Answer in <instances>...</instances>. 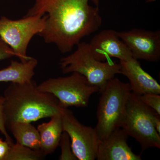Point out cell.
I'll list each match as a JSON object with an SVG mask.
<instances>
[{
    "label": "cell",
    "instance_id": "obj_12",
    "mask_svg": "<svg viewBox=\"0 0 160 160\" xmlns=\"http://www.w3.org/2000/svg\"><path fill=\"white\" fill-rule=\"evenodd\" d=\"M121 74L129 80L131 91L139 95L155 93L160 94V86L154 78L142 68L138 60L134 58L120 61Z\"/></svg>",
    "mask_w": 160,
    "mask_h": 160
},
{
    "label": "cell",
    "instance_id": "obj_18",
    "mask_svg": "<svg viewBox=\"0 0 160 160\" xmlns=\"http://www.w3.org/2000/svg\"><path fill=\"white\" fill-rule=\"evenodd\" d=\"M143 103L160 115V96L155 93H148L139 95Z\"/></svg>",
    "mask_w": 160,
    "mask_h": 160
},
{
    "label": "cell",
    "instance_id": "obj_21",
    "mask_svg": "<svg viewBox=\"0 0 160 160\" xmlns=\"http://www.w3.org/2000/svg\"><path fill=\"white\" fill-rule=\"evenodd\" d=\"M12 144L6 140L0 142V160H6Z\"/></svg>",
    "mask_w": 160,
    "mask_h": 160
},
{
    "label": "cell",
    "instance_id": "obj_20",
    "mask_svg": "<svg viewBox=\"0 0 160 160\" xmlns=\"http://www.w3.org/2000/svg\"><path fill=\"white\" fill-rule=\"evenodd\" d=\"M16 56L11 48L0 38V61Z\"/></svg>",
    "mask_w": 160,
    "mask_h": 160
},
{
    "label": "cell",
    "instance_id": "obj_10",
    "mask_svg": "<svg viewBox=\"0 0 160 160\" xmlns=\"http://www.w3.org/2000/svg\"><path fill=\"white\" fill-rule=\"evenodd\" d=\"M92 52L97 59L102 62L117 58L126 61L132 58L130 50L118 36L117 31L105 29L94 36L89 43Z\"/></svg>",
    "mask_w": 160,
    "mask_h": 160
},
{
    "label": "cell",
    "instance_id": "obj_19",
    "mask_svg": "<svg viewBox=\"0 0 160 160\" xmlns=\"http://www.w3.org/2000/svg\"><path fill=\"white\" fill-rule=\"evenodd\" d=\"M4 97L0 96V132L6 138V141L12 144L13 142L12 139L6 130V119L4 113Z\"/></svg>",
    "mask_w": 160,
    "mask_h": 160
},
{
    "label": "cell",
    "instance_id": "obj_9",
    "mask_svg": "<svg viewBox=\"0 0 160 160\" xmlns=\"http://www.w3.org/2000/svg\"><path fill=\"white\" fill-rule=\"evenodd\" d=\"M118 37L126 44L137 60L157 62L160 59V30L150 31L134 28L117 32Z\"/></svg>",
    "mask_w": 160,
    "mask_h": 160
},
{
    "label": "cell",
    "instance_id": "obj_24",
    "mask_svg": "<svg viewBox=\"0 0 160 160\" xmlns=\"http://www.w3.org/2000/svg\"><path fill=\"white\" fill-rule=\"evenodd\" d=\"M2 139L0 138V142H1V141H2Z\"/></svg>",
    "mask_w": 160,
    "mask_h": 160
},
{
    "label": "cell",
    "instance_id": "obj_1",
    "mask_svg": "<svg viewBox=\"0 0 160 160\" xmlns=\"http://www.w3.org/2000/svg\"><path fill=\"white\" fill-rule=\"evenodd\" d=\"M99 0H35L25 16H46L44 29L38 35L45 42L54 44L62 53L71 51L83 38L94 33L102 25Z\"/></svg>",
    "mask_w": 160,
    "mask_h": 160
},
{
    "label": "cell",
    "instance_id": "obj_4",
    "mask_svg": "<svg viewBox=\"0 0 160 160\" xmlns=\"http://www.w3.org/2000/svg\"><path fill=\"white\" fill-rule=\"evenodd\" d=\"M131 92L129 83L123 82L114 77L109 80L101 92L97 112V124L95 128L100 141L122 127Z\"/></svg>",
    "mask_w": 160,
    "mask_h": 160
},
{
    "label": "cell",
    "instance_id": "obj_17",
    "mask_svg": "<svg viewBox=\"0 0 160 160\" xmlns=\"http://www.w3.org/2000/svg\"><path fill=\"white\" fill-rule=\"evenodd\" d=\"M61 149L60 160H77L72 149L71 142L69 135L66 132L63 131L61 136L59 145Z\"/></svg>",
    "mask_w": 160,
    "mask_h": 160
},
{
    "label": "cell",
    "instance_id": "obj_23",
    "mask_svg": "<svg viewBox=\"0 0 160 160\" xmlns=\"http://www.w3.org/2000/svg\"><path fill=\"white\" fill-rule=\"evenodd\" d=\"M157 0H146L147 2H155Z\"/></svg>",
    "mask_w": 160,
    "mask_h": 160
},
{
    "label": "cell",
    "instance_id": "obj_11",
    "mask_svg": "<svg viewBox=\"0 0 160 160\" xmlns=\"http://www.w3.org/2000/svg\"><path fill=\"white\" fill-rule=\"evenodd\" d=\"M129 136L124 129L114 130L109 137L100 141L97 154L98 160H141L140 155L134 153L128 146Z\"/></svg>",
    "mask_w": 160,
    "mask_h": 160
},
{
    "label": "cell",
    "instance_id": "obj_22",
    "mask_svg": "<svg viewBox=\"0 0 160 160\" xmlns=\"http://www.w3.org/2000/svg\"><path fill=\"white\" fill-rule=\"evenodd\" d=\"M152 124L156 130L158 132V133L160 135V115L158 114L156 112H154L152 114Z\"/></svg>",
    "mask_w": 160,
    "mask_h": 160
},
{
    "label": "cell",
    "instance_id": "obj_7",
    "mask_svg": "<svg viewBox=\"0 0 160 160\" xmlns=\"http://www.w3.org/2000/svg\"><path fill=\"white\" fill-rule=\"evenodd\" d=\"M46 16H24L12 20L5 16L0 18V38L14 52L20 61L26 62L30 59L27 49L30 41L44 29Z\"/></svg>",
    "mask_w": 160,
    "mask_h": 160
},
{
    "label": "cell",
    "instance_id": "obj_8",
    "mask_svg": "<svg viewBox=\"0 0 160 160\" xmlns=\"http://www.w3.org/2000/svg\"><path fill=\"white\" fill-rule=\"evenodd\" d=\"M63 131L70 138L72 149L78 160H94L100 140L95 128L80 123L67 108L62 114Z\"/></svg>",
    "mask_w": 160,
    "mask_h": 160
},
{
    "label": "cell",
    "instance_id": "obj_6",
    "mask_svg": "<svg viewBox=\"0 0 160 160\" xmlns=\"http://www.w3.org/2000/svg\"><path fill=\"white\" fill-rule=\"evenodd\" d=\"M37 87L40 91L54 95L64 108L69 106L87 107L92 95L100 91L85 77L76 72L65 77L46 80Z\"/></svg>",
    "mask_w": 160,
    "mask_h": 160
},
{
    "label": "cell",
    "instance_id": "obj_2",
    "mask_svg": "<svg viewBox=\"0 0 160 160\" xmlns=\"http://www.w3.org/2000/svg\"><path fill=\"white\" fill-rule=\"evenodd\" d=\"M3 97L6 126L13 122L31 123L62 114L64 109L54 95L40 91L32 80L24 84L11 83Z\"/></svg>",
    "mask_w": 160,
    "mask_h": 160
},
{
    "label": "cell",
    "instance_id": "obj_14",
    "mask_svg": "<svg viewBox=\"0 0 160 160\" xmlns=\"http://www.w3.org/2000/svg\"><path fill=\"white\" fill-rule=\"evenodd\" d=\"M38 63L37 60L33 58L26 62L12 60L9 66L0 70V82L24 84L31 82Z\"/></svg>",
    "mask_w": 160,
    "mask_h": 160
},
{
    "label": "cell",
    "instance_id": "obj_13",
    "mask_svg": "<svg viewBox=\"0 0 160 160\" xmlns=\"http://www.w3.org/2000/svg\"><path fill=\"white\" fill-rule=\"evenodd\" d=\"M62 114L54 115L49 122L38 126L41 141L40 150L45 156L54 152L59 145L63 132Z\"/></svg>",
    "mask_w": 160,
    "mask_h": 160
},
{
    "label": "cell",
    "instance_id": "obj_15",
    "mask_svg": "<svg viewBox=\"0 0 160 160\" xmlns=\"http://www.w3.org/2000/svg\"><path fill=\"white\" fill-rule=\"evenodd\" d=\"M17 143L35 150H40V136L38 129L31 123L17 122L8 125Z\"/></svg>",
    "mask_w": 160,
    "mask_h": 160
},
{
    "label": "cell",
    "instance_id": "obj_3",
    "mask_svg": "<svg viewBox=\"0 0 160 160\" xmlns=\"http://www.w3.org/2000/svg\"><path fill=\"white\" fill-rule=\"evenodd\" d=\"M77 46L73 53L60 59L59 64L62 72H78L102 92L109 80L116 75L121 74L120 63L111 60L102 62L97 59L92 52L89 43L80 42Z\"/></svg>",
    "mask_w": 160,
    "mask_h": 160
},
{
    "label": "cell",
    "instance_id": "obj_16",
    "mask_svg": "<svg viewBox=\"0 0 160 160\" xmlns=\"http://www.w3.org/2000/svg\"><path fill=\"white\" fill-rule=\"evenodd\" d=\"M45 156L40 150H35L18 143L12 144L6 160H39Z\"/></svg>",
    "mask_w": 160,
    "mask_h": 160
},
{
    "label": "cell",
    "instance_id": "obj_5",
    "mask_svg": "<svg viewBox=\"0 0 160 160\" xmlns=\"http://www.w3.org/2000/svg\"><path fill=\"white\" fill-rule=\"evenodd\" d=\"M156 112L142 102L139 95L131 92L121 128L139 143L142 152L152 147L160 148V136L152 124Z\"/></svg>",
    "mask_w": 160,
    "mask_h": 160
}]
</instances>
